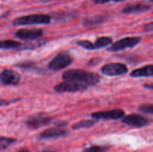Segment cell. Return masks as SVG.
<instances>
[{
    "label": "cell",
    "mask_w": 153,
    "mask_h": 152,
    "mask_svg": "<svg viewBox=\"0 0 153 152\" xmlns=\"http://www.w3.org/2000/svg\"><path fill=\"white\" fill-rule=\"evenodd\" d=\"M151 9L150 4L146 3H138L126 6L122 10V13L125 14H137L144 13Z\"/></svg>",
    "instance_id": "13"
},
{
    "label": "cell",
    "mask_w": 153,
    "mask_h": 152,
    "mask_svg": "<svg viewBox=\"0 0 153 152\" xmlns=\"http://www.w3.org/2000/svg\"><path fill=\"white\" fill-rule=\"evenodd\" d=\"M51 121H52L51 117L47 116L45 114L39 113V114L34 115L27 119V120L25 121V124L28 128L37 129V128H41V127L48 125Z\"/></svg>",
    "instance_id": "11"
},
{
    "label": "cell",
    "mask_w": 153,
    "mask_h": 152,
    "mask_svg": "<svg viewBox=\"0 0 153 152\" xmlns=\"http://www.w3.org/2000/svg\"><path fill=\"white\" fill-rule=\"evenodd\" d=\"M110 1H111V0H93L94 3H95V4H105V3L109 2Z\"/></svg>",
    "instance_id": "23"
},
{
    "label": "cell",
    "mask_w": 153,
    "mask_h": 152,
    "mask_svg": "<svg viewBox=\"0 0 153 152\" xmlns=\"http://www.w3.org/2000/svg\"><path fill=\"white\" fill-rule=\"evenodd\" d=\"M15 142H16V139L13 138L1 137H0V151L5 150L8 146L14 143Z\"/></svg>",
    "instance_id": "19"
},
{
    "label": "cell",
    "mask_w": 153,
    "mask_h": 152,
    "mask_svg": "<svg viewBox=\"0 0 153 152\" xmlns=\"http://www.w3.org/2000/svg\"><path fill=\"white\" fill-rule=\"evenodd\" d=\"M138 110L145 114L152 115L153 113V105L152 104H141L139 107Z\"/></svg>",
    "instance_id": "22"
},
{
    "label": "cell",
    "mask_w": 153,
    "mask_h": 152,
    "mask_svg": "<svg viewBox=\"0 0 153 152\" xmlns=\"http://www.w3.org/2000/svg\"><path fill=\"white\" fill-rule=\"evenodd\" d=\"M125 115V112L121 109L108 110V111H100L93 113L91 117L94 119H103V120H117L122 119Z\"/></svg>",
    "instance_id": "9"
},
{
    "label": "cell",
    "mask_w": 153,
    "mask_h": 152,
    "mask_svg": "<svg viewBox=\"0 0 153 152\" xmlns=\"http://www.w3.org/2000/svg\"><path fill=\"white\" fill-rule=\"evenodd\" d=\"M20 80V75L14 70L4 69L0 72V83L4 85L16 86Z\"/></svg>",
    "instance_id": "10"
},
{
    "label": "cell",
    "mask_w": 153,
    "mask_h": 152,
    "mask_svg": "<svg viewBox=\"0 0 153 152\" xmlns=\"http://www.w3.org/2000/svg\"><path fill=\"white\" fill-rule=\"evenodd\" d=\"M62 79L67 81L77 82L89 86L97 84L100 80V76L97 73L87 72L83 69H70L63 73Z\"/></svg>",
    "instance_id": "1"
},
{
    "label": "cell",
    "mask_w": 153,
    "mask_h": 152,
    "mask_svg": "<svg viewBox=\"0 0 153 152\" xmlns=\"http://www.w3.org/2000/svg\"><path fill=\"white\" fill-rule=\"evenodd\" d=\"M122 122L124 124L129 126L136 127V128H141V127L146 126L149 125L152 121L148 118L142 116L140 114H130L128 116H123L122 118Z\"/></svg>",
    "instance_id": "8"
},
{
    "label": "cell",
    "mask_w": 153,
    "mask_h": 152,
    "mask_svg": "<svg viewBox=\"0 0 153 152\" xmlns=\"http://www.w3.org/2000/svg\"><path fill=\"white\" fill-rule=\"evenodd\" d=\"M42 152H55V151H43Z\"/></svg>",
    "instance_id": "28"
},
{
    "label": "cell",
    "mask_w": 153,
    "mask_h": 152,
    "mask_svg": "<svg viewBox=\"0 0 153 152\" xmlns=\"http://www.w3.org/2000/svg\"><path fill=\"white\" fill-rule=\"evenodd\" d=\"M51 22V16L48 14H31L20 16L13 19V25H45Z\"/></svg>",
    "instance_id": "2"
},
{
    "label": "cell",
    "mask_w": 153,
    "mask_h": 152,
    "mask_svg": "<svg viewBox=\"0 0 153 152\" xmlns=\"http://www.w3.org/2000/svg\"><path fill=\"white\" fill-rule=\"evenodd\" d=\"M111 1H115V2H120V1H125V0H111Z\"/></svg>",
    "instance_id": "26"
},
{
    "label": "cell",
    "mask_w": 153,
    "mask_h": 152,
    "mask_svg": "<svg viewBox=\"0 0 153 152\" xmlns=\"http://www.w3.org/2000/svg\"><path fill=\"white\" fill-rule=\"evenodd\" d=\"M76 44L79 45L81 47L84 48V49H88V50H95V49H94V43H92V42L90 41V40H79V41H77Z\"/></svg>",
    "instance_id": "21"
},
{
    "label": "cell",
    "mask_w": 153,
    "mask_h": 152,
    "mask_svg": "<svg viewBox=\"0 0 153 152\" xmlns=\"http://www.w3.org/2000/svg\"><path fill=\"white\" fill-rule=\"evenodd\" d=\"M97 121L94 119H85V120H82L79 122H76L72 126L73 130L81 129V128H91L96 124Z\"/></svg>",
    "instance_id": "18"
},
{
    "label": "cell",
    "mask_w": 153,
    "mask_h": 152,
    "mask_svg": "<svg viewBox=\"0 0 153 152\" xmlns=\"http://www.w3.org/2000/svg\"><path fill=\"white\" fill-rule=\"evenodd\" d=\"M99 62H100V60H99L98 58H93V59L89 62L88 65L90 66L91 64H92V63H95L94 65H96V63H99Z\"/></svg>",
    "instance_id": "25"
},
{
    "label": "cell",
    "mask_w": 153,
    "mask_h": 152,
    "mask_svg": "<svg viewBox=\"0 0 153 152\" xmlns=\"http://www.w3.org/2000/svg\"><path fill=\"white\" fill-rule=\"evenodd\" d=\"M72 62L73 58L70 54L67 52H61L49 63L48 67L49 69L53 71H58L70 66Z\"/></svg>",
    "instance_id": "4"
},
{
    "label": "cell",
    "mask_w": 153,
    "mask_h": 152,
    "mask_svg": "<svg viewBox=\"0 0 153 152\" xmlns=\"http://www.w3.org/2000/svg\"><path fill=\"white\" fill-rule=\"evenodd\" d=\"M108 147L101 145H92L84 149V152H106Z\"/></svg>",
    "instance_id": "20"
},
{
    "label": "cell",
    "mask_w": 153,
    "mask_h": 152,
    "mask_svg": "<svg viewBox=\"0 0 153 152\" xmlns=\"http://www.w3.org/2000/svg\"><path fill=\"white\" fill-rule=\"evenodd\" d=\"M101 72L103 75L107 76L122 75L128 72V67L122 63H111L103 66Z\"/></svg>",
    "instance_id": "5"
},
{
    "label": "cell",
    "mask_w": 153,
    "mask_h": 152,
    "mask_svg": "<svg viewBox=\"0 0 153 152\" xmlns=\"http://www.w3.org/2000/svg\"><path fill=\"white\" fill-rule=\"evenodd\" d=\"M19 152H30L29 151H28V150H22V151H19Z\"/></svg>",
    "instance_id": "27"
},
{
    "label": "cell",
    "mask_w": 153,
    "mask_h": 152,
    "mask_svg": "<svg viewBox=\"0 0 153 152\" xmlns=\"http://www.w3.org/2000/svg\"><path fill=\"white\" fill-rule=\"evenodd\" d=\"M145 30L147 31H152V22H149L147 25H146L144 26Z\"/></svg>",
    "instance_id": "24"
},
{
    "label": "cell",
    "mask_w": 153,
    "mask_h": 152,
    "mask_svg": "<svg viewBox=\"0 0 153 152\" xmlns=\"http://www.w3.org/2000/svg\"><path fill=\"white\" fill-rule=\"evenodd\" d=\"M142 38L140 37H126L120 39L109 46L107 49L108 52H116L119 51L125 50L129 48H134L140 43Z\"/></svg>",
    "instance_id": "3"
},
{
    "label": "cell",
    "mask_w": 153,
    "mask_h": 152,
    "mask_svg": "<svg viewBox=\"0 0 153 152\" xmlns=\"http://www.w3.org/2000/svg\"><path fill=\"white\" fill-rule=\"evenodd\" d=\"M150 1H153V0H150Z\"/></svg>",
    "instance_id": "29"
},
{
    "label": "cell",
    "mask_w": 153,
    "mask_h": 152,
    "mask_svg": "<svg viewBox=\"0 0 153 152\" xmlns=\"http://www.w3.org/2000/svg\"><path fill=\"white\" fill-rule=\"evenodd\" d=\"M21 43L11 40L0 41V49H19Z\"/></svg>",
    "instance_id": "17"
},
{
    "label": "cell",
    "mask_w": 153,
    "mask_h": 152,
    "mask_svg": "<svg viewBox=\"0 0 153 152\" xmlns=\"http://www.w3.org/2000/svg\"><path fill=\"white\" fill-rule=\"evenodd\" d=\"M130 75H131V77H152L153 75L152 65V64H149V65L141 67V68L134 69L130 73Z\"/></svg>",
    "instance_id": "14"
},
{
    "label": "cell",
    "mask_w": 153,
    "mask_h": 152,
    "mask_svg": "<svg viewBox=\"0 0 153 152\" xmlns=\"http://www.w3.org/2000/svg\"><path fill=\"white\" fill-rule=\"evenodd\" d=\"M112 43V38L109 37H100L94 42V49H100L108 46Z\"/></svg>",
    "instance_id": "16"
},
{
    "label": "cell",
    "mask_w": 153,
    "mask_h": 152,
    "mask_svg": "<svg viewBox=\"0 0 153 152\" xmlns=\"http://www.w3.org/2000/svg\"><path fill=\"white\" fill-rule=\"evenodd\" d=\"M43 31L40 28H22L15 32L14 36L19 40H34L43 36Z\"/></svg>",
    "instance_id": "7"
},
{
    "label": "cell",
    "mask_w": 153,
    "mask_h": 152,
    "mask_svg": "<svg viewBox=\"0 0 153 152\" xmlns=\"http://www.w3.org/2000/svg\"><path fill=\"white\" fill-rule=\"evenodd\" d=\"M104 21V16H97L91 18H86V19L83 21V25L84 26L86 27V28H92V27L97 26L99 24L102 23Z\"/></svg>",
    "instance_id": "15"
},
{
    "label": "cell",
    "mask_w": 153,
    "mask_h": 152,
    "mask_svg": "<svg viewBox=\"0 0 153 152\" xmlns=\"http://www.w3.org/2000/svg\"><path fill=\"white\" fill-rule=\"evenodd\" d=\"M67 134V131L64 128V127H61L56 125V126L54 128L43 131L40 134L39 138L40 139H55L65 137Z\"/></svg>",
    "instance_id": "12"
},
{
    "label": "cell",
    "mask_w": 153,
    "mask_h": 152,
    "mask_svg": "<svg viewBox=\"0 0 153 152\" xmlns=\"http://www.w3.org/2000/svg\"><path fill=\"white\" fill-rule=\"evenodd\" d=\"M88 86L86 85L77 82L64 80V82L57 84L54 87V89L58 93H63V92H75L85 90L88 89Z\"/></svg>",
    "instance_id": "6"
}]
</instances>
